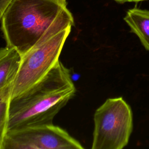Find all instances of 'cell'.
Here are the masks:
<instances>
[{
  "label": "cell",
  "mask_w": 149,
  "mask_h": 149,
  "mask_svg": "<svg viewBox=\"0 0 149 149\" xmlns=\"http://www.w3.org/2000/svg\"><path fill=\"white\" fill-rule=\"evenodd\" d=\"M76 91L69 70L59 60L40 80L10 98L8 131L53 124Z\"/></svg>",
  "instance_id": "cell-1"
},
{
  "label": "cell",
  "mask_w": 149,
  "mask_h": 149,
  "mask_svg": "<svg viewBox=\"0 0 149 149\" xmlns=\"http://www.w3.org/2000/svg\"><path fill=\"white\" fill-rule=\"evenodd\" d=\"M61 0H12L1 20L6 46L21 55L27 52L55 23L72 15Z\"/></svg>",
  "instance_id": "cell-2"
},
{
  "label": "cell",
  "mask_w": 149,
  "mask_h": 149,
  "mask_svg": "<svg viewBox=\"0 0 149 149\" xmlns=\"http://www.w3.org/2000/svg\"><path fill=\"white\" fill-rule=\"evenodd\" d=\"M74 24L72 15L60 20L22 55L19 70L12 87L11 98L40 80L55 65Z\"/></svg>",
  "instance_id": "cell-3"
},
{
  "label": "cell",
  "mask_w": 149,
  "mask_h": 149,
  "mask_svg": "<svg viewBox=\"0 0 149 149\" xmlns=\"http://www.w3.org/2000/svg\"><path fill=\"white\" fill-rule=\"evenodd\" d=\"M92 149H122L133 130V113L121 97L109 98L94 115Z\"/></svg>",
  "instance_id": "cell-4"
},
{
  "label": "cell",
  "mask_w": 149,
  "mask_h": 149,
  "mask_svg": "<svg viewBox=\"0 0 149 149\" xmlns=\"http://www.w3.org/2000/svg\"><path fill=\"white\" fill-rule=\"evenodd\" d=\"M64 129L52 125L8 131L1 149H83Z\"/></svg>",
  "instance_id": "cell-5"
},
{
  "label": "cell",
  "mask_w": 149,
  "mask_h": 149,
  "mask_svg": "<svg viewBox=\"0 0 149 149\" xmlns=\"http://www.w3.org/2000/svg\"><path fill=\"white\" fill-rule=\"evenodd\" d=\"M22 55L14 48H0V90L13 84L19 70Z\"/></svg>",
  "instance_id": "cell-6"
},
{
  "label": "cell",
  "mask_w": 149,
  "mask_h": 149,
  "mask_svg": "<svg viewBox=\"0 0 149 149\" xmlns=\"http://www.w3.org/2000/svg\"><path fill=\"white\" fill-rule=\"evenodd\" d=\"M130 29L139 38L142 45L149 51V10L133 8L127 10L123 18Z\"/></svg>",
  "instance_id": "cell-7"
},
{
  "label": "cell",
  "mask_w": 149,
  "mask_h": 149,
  "mask_svg": "<svg viewBox=\"0 0 149 149\" xmlns=\"http://www.w3.org/2000/svg\"><path fill=\"white\" fill-rule=\"evenodd\" d=\"M12 84L0 90V149L8 132L9 107Z\"/></svg>",
  "instance_id": "cell-8"
},
{
  "label": "cell",
  "mask_w": 149,
  "mask_h": 149,
  "mask_svg": "<svg viewBox=\"0 0 149 149\" xmlns=\"http://www.w3.org/2000/svg\"><path fill=\"white\" fill-rule=\"evenodd\" d=\"M11 1L12 0H0V23L3 14Z\"/></svg>",
  "instance_id": "cell-9"
},
{
  "label": "cell",
  "mask_w": 149,
  "mask_h": 149,
  "mask_svg": "<svg viewBox=\"0 0 149 149\" xmlns=\"http://www.w3.org/2000/svg\"><path fill=\"white\" fill-rule=\"evenodd\" d=\"M119 3H125V2H138L143 1H146V0H113Z\"/></svg>",
  "instance_id": "cell-10"
},
{
  "label": "cell",
  "mask_w": 149,
  "mask_h": 149,
  "mask_svg": "<svg viewBox=\"0 0 149 149\" xmlns=\"http://www.w3.org/2000/svg\"><path fill=\"white\" fill-rule=\"evenodd\" d=\"M61 1H65V2H66V0H61Z\"/></svg>",
  "instance_id": "cell-11"
}]
</instances>
